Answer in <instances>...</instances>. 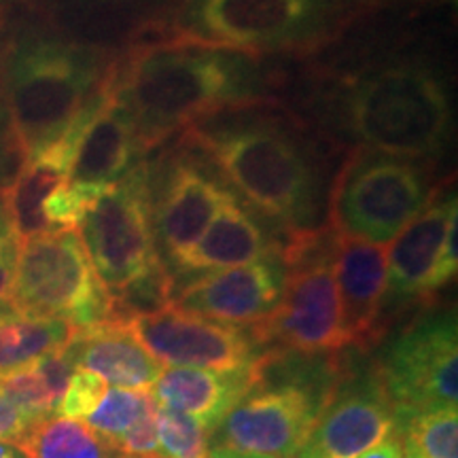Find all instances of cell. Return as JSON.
Returning <instances> with one entry per match:
<instances>
[{
    "mask_svg": "<svg viewBox=\"0 0 458 458\" xmlns=\"http://www.w3.org/2000/svg\"><path fill=\"white\" fill-rule=\"evenodd\" d=\"M284 240L329 223V159L312 130L276 100L225 108L176 136Z\"/></svg>",
    "mask_w": 458,
    "mask_h": 458,
    "instance_id": "obj_1",
    "label": "cell"
},
{
    "mask_svg": "<svg viewBox=\"0 0 458 458\" xmlns=\"http://www.w3.org/2000/svg\"><path fill=\"white\" fill-rule=\"evenodd\" d=\"M303 102L312 123L351 148L433 164L454 134L448 77L422 55H386L331 74Z\"/></svg>",
    "mask_w": 458,
    "mask_h": 458,
    "instance_id": "obj_2",
    "label": "cell"
},
{
    "mask_svg": "<svg viewBox=\"0 0 458 458\" xmlns=\"http://www.w3.org/2000/svg\"><path fill=\"white\" fill-rule=\"evenodd\" d=\"M111 71L147 156L208 114L274 102L263 62L240 51L156 38L130 45Z\"/></svg>",
    "mask_w": 458,
    "mask_h": 458,
    "instance_id": "obj_3",
    "label": "cell"
},
{
    "mask_svg": "<svg viewBox=\"0 0 458 458\" xmlns=\"http://www.w3.org/2000/svg\"><path fill=\"white\" fill-rule=\"evenodd\" d=\"M108 51L47 32L17 38L3 96L21 162L54 145L94 98L111 66Z\"/></svg>",
    "mask_w": 458,
    "mask_h": 458,
    "instance_id": "obj_4",
    "label": "cell"
},
{
    "mask_svg": "<svg viewBox=\"0 0 458 458\" xmlns=\"http://www.w3.org/2000/svg\"><path fill=\"white\" fill-rule=\"evenodd\" d=\"M360 0H176L162 38L263 60L310 55L351 26Z\"/></svg>",
    "mask_w": 458,
    "mask_h": 458,
    "instance_id": "obj_5",
    "label": "cell"
},
{
    "mask_svg": "<svg viewBox=\"0 0 458 458\" xmlns=\"http://www.w3.org/2000/svg\"><path fill=\"white\" fill-rule=\"evenodd\" d=\"M342 376L327 354L283 348L261 352L250 368L249 391L213 428V445L293 458L310 437Z\"/></svg>",
    "mask_w": 458,
    "mask_h": 458,
    "instance_id": "obj_6",
    "label": "cell"
},
{
    "mask_svg": "<svg viewBox=\"0 0 458 458\" xmlns=\"http://www.w3.org/2000/svg\"><path fill=\"white\" fill-rule=\"evenodd\" d=\"M335 238L337 232L327 223L312 233L284 240V291L270 317L250 327L257 346L334 354L351 344L335 284Z\"/></svg>",
    "mask_w": 458,
    "mask_h": 458,
    "instance_id": "obj_7",
    "label": "cell"
},
{
    "mask_svg": "<svg viewBox=\"0 0 458 458\" xmlns=\"http://www.w3.org/2000/svg\"><path fill=\"white\" fill-rule=\"evenodd\" d=\"M431 164L351 148L329 193V225L342 236L386 246L435 196Z\"/></svg>",
    "mask_w": 458,
    "mask_h": 458,
    "instance_id": "obj_8",
    "label": "cell"
},
{
    "mask_svg": "<svg viewBox=\"0 0 458 458\" xmlns=\"http://www.w3.org/2000/svg\"><path fill=\"white\" fill-rule=\"evenodd\" d=\"M11 306L83 329L108 320L111 297L94 272L77 229L20 240Z\"/></svg>",
    "mask_w": 458,
    "mask_h": 458,
    "instance_id": "obj_9",
    "label": "cell"
},
{
    "mask_svg": "<svg viewBox=\"0 0 458 458\" xmlns=\"http://www.w3.org/2000/svg\"><path fill=\"white\" fill-rule=\"evenodd\" d=\"M79 236L108 295L164 263L153 232L147 157L89 204Z\"/></svg>",
    "mask_w": 458,
    "mask_h": 458,
    "instance_id": "obj_10",
    "label": "cell"
},
{
    "mask_svg": "<svg viewBox=\"0 0 458 458\" xmlns=\"http://www.w3.org/2000/svg\"><path fill=\"white\" fill-rule=\"evenodd\" d=\"M377 377L391 403L397 431L410 418L456 408L458 334L454 312L410 325L380 354Z\"/></svg>",
    "mask_w": 458,
    "mask_h": 458,
    "instance_id": "obj_11",
    "label": "cell"
},
{
    "mask_svg": "<svg viewBox=\"0 0 458 458\" xmlns=\"http://www.w3.org/2000/svg\"><path fill=\"white\" fill-rule=\"evenodd\" d=\"M147 164L157 253L170 272L215 219L227 187L213 165L179 139L159 147Z\"/></svg>",
    "mask_w": 458,
    "mask_h": 458,
    "instance_id": "obj_12",
    "label": "cell"
},
{
    "mask_svg": "<svg viewBox=\"0 0 458 458\" xmlns=\"http://www.w3.org/2000/svg\"><path fill=\"white\" fill-rule=\"evenodd\" d=\"M125 327L157 363L168 368H198L240 374L261 357L250 331L187 312L176 303L125 320Z\"/></svg>",
    "mask_w": 458,
    "mask_h": 458,
    "instance_id": "obj_13",
    "label": "cell"
},
{
    "mask_svg": "<svg viewBox=\"0 0 458 458\" xmlns=\"http://www.w3.org/2000/svg\"><path fill=\"white\" fill-rule=\"evenodd\" d=\"M286 283L283 253L266 259L199 274L174 286L172 303L232 327H255L278 306Z\"/></svg>",
    "mask_w": 458,
    "mask_h": 458,
    "instance_id": "obj_14",
    "label": "cell"
},
{
    "mask_svg": "<svg viewBox=\"0 0 458 458\" xmlns=\"http://www.w3.org/2000/svg\"><path fill=\"white\" fill-rule=\"evenodd\" d=\"M397 431L376 371L342 376L317 427L293 458H359Z\"/></svg>",
    "mask_w": 458,
    "mask_h": 458,
    "instance_id": "obj_15",
    "label": "cell"
},
{
    "mask_svg": "<svg viewBox=\"0 0 458 458\" xmlns=\"http://www.w3.org/2000/svg\"><path fill=\"white\" fill-rule=\"evenodd\" d=\"M142 157H147V153L136 136L134 119L119 98L108 66L79 130L68 182L85 191L100 193L122 181Z\"/></svg>",
    "mask_w": 458,
    "mask_h": 458,
    "instance_id": "obj_16",
    "label": "cell"
},
{
    "mask_svg": "<svg viewBox=\"0 0 458 458\" xmlns=\"http://www.w3.org/2000/svg\"><path fill=\"white\" fill-rule=\"evenodd\" d=\"M458 225L454 189L431 198L427 208L405 225L386 250V289L382 312L397 310L403 303L431 297V278L445 240Z\"/></svg>",
    "mask_w": 458,
    "mask_h": 458,
    "instance_id": "obj_17",
    "label": "cell"
},
{
    "mask_svg": "<svg viewBox=\"0 0 458 458\" xmlns=\"http://www.w3.org/2000/svg\"><path fill=\"white\" fill-rule=\"evenodd\" d=\"M278 253H283L278 233L227 189L215 219L170 274L176 286L199 274L246 266Z\"/></svg>",
    "mask_w": 458,
    "mask_h": 458,
    "instance_id": "obj_18",
    "label": "cell"
},
{
    "mask_svg": "<svg viewBox=\"0 0 458 458\" xmlns=\"http://www.w3.org/2000/svg\"><path fill=\"white\" fill-rule=\"evenodd\" d=\"M334 272L348 340L360 348L369 346L382 334L386 249L368 240L337 233Z\"/></svg>",
    "mask_w": 458,
    "mask_h": 458,
    "instance_id": "obj_19",
    "label": "cell"
},
{
    "mask_svg": "<svg viewBox=\"0 0 458 458\" xmlns=\"http://www.w3.org/2000/svg\"><path fill=\"white\" fill-rule=\"evenodd\" d=\"M85 113H88V106L79 113L71 130L60 140L43 148L37 156L24 159L7 185L0 187V198L20 240L49 232L43 216V206L55 189L68 182L74 145H77Z\"/></svg>",
    "mask_w": 458,
    "mask_h": 458,
    "instance_id": "obj_20",
    "label": "cell"
},
{
    "mask_svg": "<svg viewBox=\"0 0 458 458\" xmlns=\"http://www.w3.org/2000/svg\"><path fill=\"white\" fill-rule=\"evenodd\" d=\"M64 351L74 368L88 369L113 386L151 391L162 374V363L145 351L125 325L111 320L74 329Z\"/></svg>",
    "mask_w": 458,
    "mask_h": 458,
    "instance_id": "obj_21",
    "label": "cell"
},
{
    "mask_svg": "<svg viewBox=\"0 0 458 458\" xmlns=\"http://www.w3.org/2000/svg\"><path fill=\"white\" fill-rule=\"evenodd\" d=\"M250 386V369L240 374L198 368H168L151 386V394L162 408L179 410L193 416L210 431L219 425L223 416L242 399Z\"/></svg>",
    "mask_w": 458,
    "mask_h": 458,
    "instance_id": "obj_22",
    "label": "cell"
},
{
    "mask_svg": "<svg viewBox=\"0 0 458 458\" xmlns=\"http://www.w3.org/2000/svg\"><path fill=\"white\" fill-rule=\"evenodd\" d=\"M74 329L64 320L34 317L17 312L15 308L0 310V376L66 348Z\"/></svg>",
    "mask_w": 458,
    "mask_h": 458,
    "instance_id": "obj_23",
    "label": "cell"
},
{
    "mask_svg": "<svg viewBox=\"0 0 458 458\" xmlns=\"http://www.w3.org/2000/svg\"><path fill=\"white\" fill-rule=\"evenodd\" d=\"M74 365L64 348L32 360L26 368L0 376V393L34 420L55 416Z\"/></svg>",
    "mask_w": 458,
    "mask_h": 458,
    "instance_id": "obj_24",
    "label": "cell"
},
{
    "mask_svg": "<svg viewBox=\"0 0 458 458\" xmlns=\"http://www.w3.org/2000/svg\"><path fill=\"white\" fill-rule=\"evenodd\" d=\"M17 445L26 458H125L88 422L57 414L34 422Z\"/></svg>",
    "mask_w": 458,
    "mask_h": 458,
    "instance_id": "obj_25",
    "label": "cell"
},
{
    "mask_svg": "<svg viewBox=\"0 0 458 458\" xmlns=\"http://www.w3.org/2000/svg\"><path fill=\"white\" fill-rule=\"evenodd\" d=\"M91 17H98L102 32L113 37H140L145 30H159L168 17L170 0H81Z\"/></svg>",
    "mask_w": 458,
    "mask_h": 458,
    "instance_id": "obj_26",
    "label": "cell"
},
{
    "mask_svg": "<svg viewBox=\"0 0 458 458\" xmlns=\"http://www.w3.org/2000/svg\"><path fill=\"white\" fill-rule=\"evenodd\" d=\"M403 450L414 458H458L456 408L433 410L410 418L399 428Z\"/></svg>",
    "mask_w": 458,
    "mask_h": 458,
    "instance_id": "obj_27",
    "label": "cell"
},
{
    "mask_svg": "<svg viewBox=\"0 0 458 458\" xmlns=\"http://www.w3.org/2000/svg\"><path fill=\"white\" fill-rule=\"evenodd\" d=\"M208 427L179 410L157 405V437L162 458H208L213 442Z\"/></svg>",
    "mask_w": 458,
    "mask_h": 458,
    "instance_id": "obj_28",
    "label": "cell"
},
{
    "mask_svg": "<svg viewBox=\"0 0 458 458\" xmlns=\"http://www.w3.org/2000/svg\"><path fill=\"white\" fill-rule=\"evenodd\" d=\"M151 403L153 394L148 391H131V388L113 386L106 388L98 408L85 418V422L96 433H100L102 437L114 444Z\"/></svg>",
    "mask_w": 458,
    "mask_h": 458,
    "instance_id": "obj_29",
    "label": "cell"
},
{
    "mask_svg": "<svg viewBox=\"0 0 458 458\" xmlns=\"http://www.w3.org/2000/svg\"><path fill=\"white\" fill-rule=\"evenodd\" d=\"M106 393V382L100 376L91 374L88 369L74 368L68 377L66 391L62 394L57 405V416L85 420L91 411L98 408V403Z\"/></svg>",
    "mask_w": 458,
    "mask_h": 458,
    "instance_id": "obj_30",
    "label": "cell"
},
{
    "mask_svg": "<svg viewBox=\"0 0 458 458\" xmlns=\"http://www.w3.org/2000/svg\"><path fill=\"white\" fill-rule=\"evenodd\" d=\"M125 458H162L157 437V403H153L136 418V422L114 442Z\"/></svg>",
    "mask_w": 458,
    "mask_h": 458,
    "instance_id": "obj_31",
    "label": "cell"
},
{
    "mask_svg": "<svg viewBox=\"0 0 458 458\" xmlns=\"http://www.w3.org/2000/svg\"><path fill=\"white\" fill-rule=\"evenodd\" d=\"M17 250H20V238H17L13 225L0 198V310L11 306V291H13V276Z\"/></svg>",
    "mask_w": 458,
    "mask_h": 458,
    "instance_id": "obj_32",
    "label": "cell"
},
{
    "mask_svg": "<svg viewBox=\"0 0 458 458\" xmlns=\"http://www.w3.org/2000/svg\"><path fill=\"white\" fill-rule=\"evenodd\" d=\"M34 422L38 420L28 416L24 410L17 408L13 401H9L0 393V439H11V442L17 444L30 431Z\"/></svg>",
    "mask_w": 458,
    "mask_h": 458,
    "instance_id": "obj_33",
    "label": "cell"
},
{
    "mask_svg": "<svg viewBox=\"0 0 458 458\" xmlns=\"http://www.w3.org/2000/svg\"><path fill=\"white\" fill-rule=\"evenodd\" d=\"M15 157H20V153H17L13 134H11L7 105H4L3 88H0V185L3 187L7 185L11 179L9 168H11V164H13Z\"/></svg>",
    "mask_w": 458,
    "mask_h": 458,
    "instance_id": "obj_34",
    "label": "cell"
},
{
    "mask_svg": "<svg viewBox=\"0 0 458 458\" xmlns=\"http://www.w3.org/2000/svg\"><path fill=\"white\" fill-rule=\"evenodd\" d=\"M359 458H403V442H401V435L394 433L393 437H388L386 442H382L376 448H371Z\"/></svg>",
    "mask_w": 458,
    "mask_h": 458,
    "instance_id": "obj_35",
    "label": "cell"
},
{
    "mask_svg": "<svg viewBox=\"0 0 458 458\" xmlns=\"http://www.w3.org/2000/svg\"><path fill=\"white\" fill-rule=\"evenodd\" d=\"M208 458H276V456L249 454V452H238V450H232V448H219V445H213V448H210Z\"/></svg>",
    "mask_w": 458,
    "mask_h": 458,
    "instance_id": "obj_36",
    "label": "cell"
},
{
    "mask_svg": "<svg viewBox=\"0 0 458 458\" xmlns=\"http://www.w3.org/2000/svg\"><path fill=\"white\" fill-rule=\"evenodd\" d=\"M0 458H26V454L13 442H0Z\"/></svg>",
    "mask_w": 458,
    "mask_h": 458,
    "instance_id": "obj_37",
    "label": "cell"
},
{
    "mask_svg": "<svg viewBox=\"0 0 458 458\" xmlns=\"http://www.w3.org/2000/svg\"><path fill=\"white\" fill-rule=\"evenodd\" d=\"M403 458H414V456H411L410 452H405V450H403Z\"/></svg>",
    "mask_w": 458,
    "mask_h": 458,
    "instance_id": "obj_38",
    "label": "cell"
},
{
    "mask_svg": "<svg viewBox=\"0 0 458 458\" xmlns=\"http://www.w3.org/2000/svg\"><path fill=\"white\" fill-rule=\"evenodd\" d=\"M360 3H363V0H360Z\"/></svg>",
    "mask_w": 458,
    "mask_h": 458,
    "instance_id": "obj_39",
    "label": "cell"
}]
</instances>
